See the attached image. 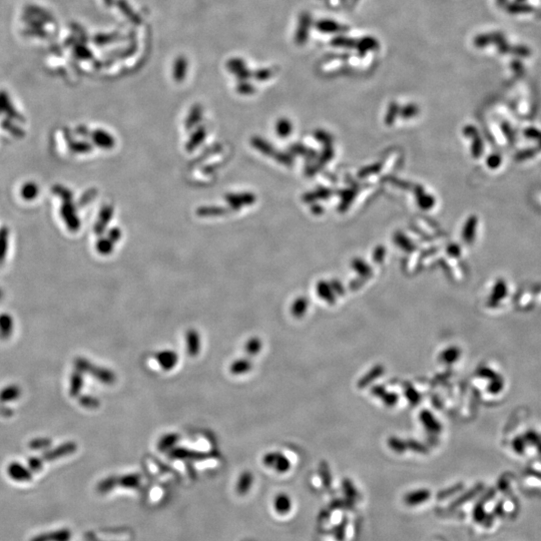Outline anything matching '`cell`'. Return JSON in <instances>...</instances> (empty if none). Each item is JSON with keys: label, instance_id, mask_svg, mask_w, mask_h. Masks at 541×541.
Masks as SVG:
<instances>
[{"label": "cell", "instance_id": "6da1fadb", "mask_svg": "<svg viewBox=\"0 0 541 541\" xmlns=\"http://www.w3.org/2000/svg\"><path fill=\"white\" fill-rule=\"evenodd\" d=\"M74 365L76 369L80 372H89L94 376V378H97L102 382L110 383L113 381V374L111 372L103 370L102 368L94 367L92 364L89 363V361L83 358H76L74 361Z\"/></svg>", "mask_w": 541, "mask_h": 541}, {"label": "cell", "instance_id": "7a4b0ae2", "mask_svg": "<svg viewBox=\"0 0 541 541\" xmlns=\"http://www.w3.org/2000/svg\"><path fill=\"white\" fill-rule=\"evenodd\" d=\"M77 449V445L76 443L74 442H66V443H63L61 445H59L58 447L54 448V449H50V450H47L45 452H43V454L40 456L41 459L44 461H53V460H56V459H59V458H62L64 456H67V455H70L72 453H74Z\"/></svg>", "mask_w": 541, "mask_h": 541}, {"label": "cell", "instance_id": "3957f363", "mask_svg": "<svg viewBox=\"0 0 541 541\" xmlns=\"http://www.w3.org/2000/svg\"><path fill=\"white\" fill-rule=\"evenodd\" d=\"M60 215L70 230H76L79 227V219L75 212V207L71 200L63 201L60 206Z\"/></svg>", "mask_w": 541, "mask_h": 541}, {"label": "cell", "instance_id": "277c9868", "mask_svg": "<svg viewBox=\"0 0 541 541\" xmlns=\"http://www.w3.org/2000/svg\"><path fill=\"white\" fill-rule=\"evenodd\" d=\"M311 25H312L311 15L308 12L302 13L299 19V24H298V28L296 30V36H295V40L298 44L302 45L307 42Z\"/></svg>", "mask_w": 541, "mask_h": 541}, {"label": "cell", "instance_id": "5b68a950", "mask_svg": "<svg viewBox=\"0 0 541 541\" xmlns=\"http://www.w3.org/2000/svg\"><path fill=\"white\" fill-rule=\"evenodd\" d=\"M7 474L11 479L17 482H28L32 479V472L29 468H26L18 462H12L7 467Z\"/></svg>", "mask_w": 541, "mask_h": 541}, {"label": "cell", "instance_id": "8992f818", "mask_svg": "<svg viewBox=\"0 0 541 541\" xmlns=\"http://www.w3.org/2000/svg\"><path fill=\"white\" fill-rule=\"evenodd\" d=\"M71 531L68 528H62L55 531L37 534L30 541H70Z\"/></svg>", "mask_w": 541, "mask_h": 541}, {"label": "cell", "instance_id": "52a82bcc", "mask_svg": "<svg viewBox=\"0 0 541 541\" xmlns=\"http://www.w3.org/2000/svg\"><path fill=\"white\" fill-rule=\"evenodd\" d=\"M263 463L267 467H272L279 472H286L290 468V462L285 456L278 453H269L263 458Z\"/></svg>", "mask_w": 541, "mask_h": 541}, {"label": "cell", "instance_id": "ba28073f", "mask_svg": "<svg viewBox=\"0 0 541 541\" xmlns=\"http://www.w3.org/2000/svg\"><path fill=\"white\" fill-rule=\"evenodd\" d=\"M316 28L326 34H333V33H341L348 29V27L342 25L336 20L333 19H320L316 22Z\"/></svg>", "mask_w": 541, "mask_h": 541}, {"label": "cell", "instance_id": "9c48e42d", "mask_svg": "<svg viewBox=\"0 0 541 541\" xmlns=\"http://www.w3.org/2000/svg\"><path fill=\"white\" fill-rule=\"evenodd\" d=\"M293 508L292 499L285 493H280L274 499V509L279 515H288Z\"/></svg>", "mask_w": 541, "mask_h": 541}, {"label": "cell", "instance_id": "30bf717a", "mask_svg": "<svg viewBox=\"0 0 541 541\" xmlns=\"http://www.w3.org/2000/svg\"><path fill=\"white\" fill-rule=\"evenodd\" d=\"M379 48V41L373 36H364L356 40L355 49L360 55H365L369 51H374Z\"/></svg>", "mask_w": 541, "mask_h": 541}, {"label": "cell", "instance_id": "8fae6325", "mask_svg": "<svg viewBox=\"0 0 541 541\" xmlns=\"http://www.w3.org/2000/svg\"><path fill=\"white\" fill-rule=\"evenodd\" d=\"M6 113L8 117L11 118H21V116L17 113L15 108L13 107L9 96L5 91H0V114Z\"/></svg>", "mask_w": 541, "mask_h": 541}, {"label": "cell", "instance_id": "7c38bea8", "mask_svg": "<svg viewBox=\"0 0 541 541\" xmlns=\"http://www.w3.org/2000/svg\"><path fill=\"white\" fill-rule=\"evenodd\" d=\"M39 193V187L34 181H27L22 184L20 188V195L26 201H31L37 197Z\"/></svg>", "mask_w": 541, "mask_h": 541}, {"label": "cell", "instance_id": "4fadbf2b", "mask_svg": "<svg viewBox=\"0 0 541 541\" xmlns=\"http://www.w3.org/2000/svg\"><path fill=\"white\" fill-rule=\"evenodd\" d=\"M13 332V320L8 314L0 315V339L7 340Z\"/></svg>", "mask_w": 541, "mask_h": 541}, {"label": "cell", "instance_id": "5bb4252c", "mask_svg": "<svg viewBox=\"0 0 541 541\" xmlns=\"http://www.w3.org/2000/svg\"><path fill=\"white\" fill-rule=\"evenodd\" d=\"M82 387H83L82 372L76 369V371L71 375V378H70V389H69L70 396L72 397L78 396Z\"/></svg>", "mask_w": 541, "mask_h": 541}, {"label": "cell", "instance_id": "9a60e30c", "mask_svg": "<svg viewBox=\"0 0 541 541\" xmlns=\"http://www.w3.org/2000/svg\"><path fill=\"white\" fill-rule=\"evenodd\" d=\"M21 395V389L17 385H10L5 387L0 392V401L1 402H9L12 400H16Z\"/></svg>", "mask_w": 541, "mask_h": 541}, {"label": "cell", "instance_id": "2e32d148", "mask_svg": "<svg viewBox=\"0 0 541 541\" xmlns=\"http://www.w3.org/2000/svg\"><path fill=\"white\" fill-rule=\"evenodd\" d=\"M507 294V287L506 284L503 281H499L496 286L494 287L491 299H490V305L495 306L498 304Z\"/></svg>", "mask_w": 541, "mask_h": 541}, {"label": "cell", "instance_id": "e0dca14e", "mask_svg": "<svg viewBox=\"0 0 541 541\" xmlns=\"http://www.w3.org/2000/svg\"><path fill=\"white\" fill-rule=\"evenodd\" d=\"M331 45H333L334 47L352 49V48H355L356 39L348 37V36H344V35H338L331 40Z\"/></svg>", "mask_w": 541, "mask_h": 541}, {"label": "cell", "instance_id": "ac0fdd59", "mask_svg": "<svg viewBox=\"0 0 541 541\" xmlns=\"http://www.w3.org/2000/svg\"><path fill=\"white\" fill-rule=\"evenodd\" d=\"M252 484V476L249 472H244L241 474L238 478L237 484H236V490L239 494H245Z\"/></svg>", "mask_w": 541, "mask_h": 541}, {"label": "cell", "instance_id": "d6986e66", "mask_svg": "<svg viewBox=\"0 0 541 541\" xmlns=\"http://www.w3.org/2000/svg\"><path fill=\"white\" fill-rule=\"evenodd\" d=\"M8 236H9L8 228L6 226H2L0 228V263L4 261L6 253H7Z\"/></svg>", "mask_w": 541, "mask_h": 541}, {"label": "cell", "instance_id": "ffe728a7", "mask_svg": "<svg viewBox=\"0 0 541 541\" xmlns=\"http://www.w3.org/2000/svg\"><path fill=\"white\" fill-rule=\"evenodd\" d=\"M251 365L249 361L246 360H237L230 366V372L233 374H243L250 369Z\"/></svg>", "mask_w": 541, "mask_h": 541}, {"label": "cell", "instance_id": "44dd1931", "mask_svg": "<svg viewBox=\"0 0 541 541\" xmlns=\"http://www.w3.org/2000/svg\"><path fill=\"white\" fill-rule=\"evenodd\" d=\"M52 192L56 195H58L59 197H61L63 199V201H69L72 199V193L69 189H67L66 187L62 186V185H59V184H55L53 187H52Z\"/></svg>", "mask_w": 541, "mask_h": 541}, {"label": "cell", "instance_id": "7402d4cb", "mask_svg": "<svg viewBox=\"0 0 541 541\" xmlns=\"http://www.w3.org/2000/svg\"><path fill=\"white\" fill-rule=\"evenodd\" d=\"M50 445H51V440L48 438H37V439L31 440L29 443V447L33 450L46 449Z\"/></svg>", "mask_w": 541, "mask_h": 541}, {"label": "cell", "instance_id": "603a6c76", "mask_svg": "<svg viewBox=\"0 0 541 541\" xmlns=\"http://www.w3.org/2000/svg\"><path fill=\"white\" fill-rule=\"evenodd\" d=\"M28 468L31 472H38L43 467V460L41 457H31L28 459Z\"/></svg>", "mask_w": 541, "mask_h": 541}, {"label": "cell", "instance_id": "cb8c5ba5", "mask_svg": "<svg viewBox=\"0 0 541 541\" xmlns=\"http://www.w3.org/2000/svg\"><path fill=\"white\" fill-rule=\"evenodd\" d=\"M1 124H2L3 128H4L5 130L9 131L10 133H12V134H14V135H16V136H21V135H23V131H22L19 127L15 126V125L11 122L10 118L4 120Z\"/></svg>", "mask_w": 541, "mask_h": 541}, {"label": "cell", "instance_id": "d4e9b609", "mask_svg": "<svg viewBox=\"0 0 541 541\" xmlns=\"http://www.w3.org/2000/svg\"><path fill=\"white\" fill-rule=\"evenodd\" d=\"M260 348H261V344H260L258 339H251L245 345L246 352L251 354V355L257 354V352L260 350Z\"/></svg>", "mask_w": 541, "mask_h": 541}, {"label": "cell", "instance_id": "484cf974", "mask_svg": "<svg viewBox=\"0 0 541 541\" xmlns=\"http://www.w3.org/2000/svg\"><path fill=\"white\" fill-rule=\"evenodd\" d=\"M79 403L85 408H95L99 405V401L91 396H83L80 398Z\"/></svg>", "mask_w": 541, "mask_h": 541}, {"label": "cell", "instance_id": "4316f807", "mask_svg": "<svg viewBox=\"0 0 541 541\" xmlns=\"http://www.w3.org/2000/svg\"><path fill=\"white\" fill-rule=\"evenodd\" d=\"M69 147L72 151H75V152H84V151H88L90 149V146L82 141H72L70 144H69Z\"/></svg>", "mask_w": 541, "mask_h": 541}, {"label": "cell", "instance_id": "83f0119b", "mask_svg": "<svg viewBox=\"0 0 541 541\" xmlns=\"http://www.w3.org/2000/svg\"><path fill=\"white\" fill-rule=\"evenodd\" d=\"M460 355V352L458 349L456 348H451L449 350H447L446 352H444L443 354V359L446 361V362H454V360H456Z\"/></svg>", "mask_w": 541, "mask_h": 541}, {"label": "cell", "instance_id": "f1b7e54d", "mask_svg": "<svg viewBox=\"0 0 541 541\" xmlns=\"http://www.w3.org/2000/svg\"><path fill=\"white\" fill-rule=\"evenodd\" d=\"M93 139H94V141H95L98 145H100V146H106V144L108 143V141H107L108 137H107V135H106L104 132H102V131H95V132L93 133Z\"/></svg>", "mask_w": 541, "mask_h": 541}, {"label": "cell", "instance_id": "f546056e", "mask_svg": "<svg viewBox=\"0 0 541 541\" xmlns=\"http://www.w3.org/2000/svg\"><path fill=\"white\" fill-rule=\"evenodd\" d=\"M502 388H503V381L499 377H494L492 379L491 385L489 386V390L492 393H498L499 391L502 390Z\"/></svg>", "mask_w": 541, "mask_h": 541}, {"label": "cell", "instance_id": "4dcf8cb0", "mask_svg": "<svg viewBox=\"0 0 541 541\" xmlns=\"http://www.w3.org/2000/svg\"><path fill=\"white\" fill-rule=\"evenodd\" d=\"M306 308H307L306 302H304V301L297 302V304L293 308V314L295 316H297V317H300L301 315L304 314V311H306Z\"/></svg>", "mask_w": 541, "mask_h": 541}, {"label": "cell", "instance_id": "1f68e13d", "mask_svg": "<svg viewBox=\"0 0 541 541\" xmlns=\"http://www.w3.org/2000/svg\"><path fill=\"white\" fill-rule=\"evenodd\" d=\"M188 340H190V341L188 342V348H189V352H190L189 354L192 355V354H194V353L196 352V350L198 349V347H197L196 345H194V341L198 340V338H197V336L195 335L194 332H191L190 335L188 336Z\"/></svg>", "mask_w": 541, "mask_h": 541}, {"label": "cell", "instance_id": "d6a6232c", "mask_svg": "<svg viewBox=\"0 0 541 541\" xmlns=\"http://www.w3.org/2000/svg\"><path fill=\"white\" fill-rule=\"evenodd\" d=\"M513 447L518 453H522L524 449V441L521 438H516L513 442Z\"/></svg>", "mask_w": 541, "mask_h": 541}, {"label": "cell", "instance_id": "836d02e7", "mask_svg": "<svg viewBox=\"0 0 541 541\" xmlns=\"http://www.w3.org/2000/svg\"><path fill=\"white\" fill-rule=\"evenodd\" d=\"M2 296H3V293H2V291H1V290H0V299H1V298H2Z\"/></svg>", "mask_w": 541, "mask_h": 541}]
</instances>
